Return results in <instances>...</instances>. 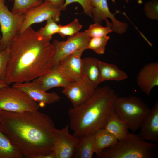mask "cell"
I'll use <instances>...</instances> for the list:
<instances>
[{"instance_id": "obj_1", "label": "cell", "mask_w": 158, "mask_h": 158, "mask_svg": "<svg viewBox=\"0 0 158 158\" xmlns=\"http://www.w3.org/2000/svg\"><path fill=\"white\" fill-rule=\"evenodd\" d=\"M0 130L23 157L37 158L53 152L58 129L39 111H0Z\"/></svg>"}, {"instance_id": "obj_2", "label": "cell", "mask_w": 158, "mask_h": 158, "mask_svg": "<svg viewBox=\"0 0 158 158\" xmlns=\"http://www.w3.org/2000/svg\"><path fill=\"white\" fill-rule=\"evenodd\" d=\"M50 41L31 26L18 33L9 46L6 82H29L50 72L54 66V50Z\"/></svg>"}, {"instance_id": "obj_3", "label": "cell", "mask_w": 158, "mask_h": 158, "mask_svg": "<svg viewBox=\"0 0 158 158\" xmlns=\"http://www.w3.org/2000/svg\"><path fill=\"white\" fill-rule=\"evenodd\" d=\"M117 95L109 86L97 87L87 101L68 111L69 128L73 135L80 138L104 128L107 121L114 111Z\"/></svg>"}, {"instance_id": "obj_4", "label": "cell", "mask_w": 158, "mask_h": 158, "mask_svg": "<svg viewBox=\"0 0 158 158\" xmlns=\"http://www.w3.org/2000/svg\"><path fill=\"white\" fill-rule=\"evenodd\" d=\"M158 145L148 142L138 135L128 133L113 146L96 154L99 158H153L157 155Z\"/></svg>"}, {"instance_id": "obj_5", "label": "cell", "mask_w": 158, "mask_h": 158, "mask_svg": "<svg viewBox=\"0 0 158 158\" xmlns=\"http://www.w3.org/2000/svg\"><path fill=\"white\" fill-rule=\"evenodd\" d=\"M114 108L115 113L133 132L140 128L151 109L140 98L135 96L117 97Z\"/></svg>"}, {"instance_id": "obj_6", "label": "cell", "mask_w": 158, "mask_h": 158, "mask_svg": "<svg viewBox=\"0 0 158 158\" xmlns=\"http://www.w3.org/2000/svg\"><path fill=\"white\" fill-rule=\"evenodd\" d=\"M40 106L24 91L9 86L0 90V111L22 112L38 110Z\"/></svg>"}, {"instance_id": "obj_7", "label": "cell", "mask_w": 158, "mask_h": 158, "mask_svg": "<svg viewBox=\"0 0 158 158\" xmlns=\"http://www.w3.org/2000/svg\"><path fill=\"white\" fill-rule=\"evenodd\" d=\"M91 38L83 31L69 36L66 41L54 40L52 44L54 50V66L70 55L77 51H83L87 49Z\"/></svg>"}, {"instance_id": "obj_8", "label": "cell", "mask_w": 158, "mask_h": 158, "mask_svg": "<svg viewBox=\"0 0 158 158\" xmlns=\"http://www.w3.org/2000/svg\"><path fill=\"white\" fill-rule=\"evenodd\" d=\"M24 14H15L5 5L0 9V26L1 44L4 49L9 47L19 32Z\"/></svg>"}, {"instance_id": "obj_9", "label": "cell", "mask_w": 158, "mask_h": 158, "mask_svg": "<svg viewBox=\"0 0 158 158\" xmlns=\"http://www.w3.org/2000/svg\"><path fill=\"white\" fill-rule=\"evenodd\" d=\"M63 10L61 8L44 1L24 14L19 33L22 32L33 24L42 22L50 18H52L56 22H59L61 11Z\"/></svg>"}, {"instance_id": "obj_10", "label": "cell", "mask_w": 158, "mask_h": 158, "mask_svg": "<svg viewBox=\"0 0 158 158\" xmlns=\"http://www.w3.org/2000/svg\"><path fill=\"white\" fill-rule=\"evenodd\" d=\"M96 88L93 83L84 77L63 88L62 92L70 101L73 107H76L89 100L94 94Z\"/></svg>"}, {"instance_id": "obj_11", "label": "cell", "mask_w": 158, "mask_h": 158, "mask_svg": "<svg viewBox=\"0 0 158 158\" xmlns=\"http://www.w3.org/2000/svg\"><path fill=\"white\" fill-rule=\"evenodd\" d=\"M92 15L93 20L95 23L100 24L104 20L107 24L110 23L107 20L110 18L112 22L113 31L120 34L126 31L128 25L126 23L120 22L115 17L116 13L113 14L109 10L107 0H91Z\"/></svg>"}, {"instance_id": "obj_12", "label": "cell", "mask_w": 158, "mask_h": 158, "mask_svg": "<svg viewBox=\"0 0 158 158\" xmlns=\"http://www.w3.org/2000/svg\"><path fill=\"white\" fill-rule=\"evenodd\" d=\"M68 125L58 129L57 136L54 145L53 152L55 158L73 157L79 137L69 132Z\"/></svg>"}, {"instance_id": "obj_13", "label": "cell", "mask_w": 158, "mask_h": 158, "mask_svg": "<svg viewBox=\"0 0 158 158\" xmlns=\"http://www.w3.org/2000/svg\"><path fill=\"white\" fill-rule=\"evenodd\" d=\"M83 51H76L68 56L56 66L66 77L72 82L77 81L85 76L82 68L81 56Z\"/></svg>"}, {"instance_id": "obj_14", "label": "cell", "mask_w": 158, "mask_h": 158, "mask_svg": "<svg viewBox=\"0 0 158 158\" xmlns=\"http://www.w3.org/2000/svg\"><path fill=\"white\" fill-rule=\"evenodd\" d=\"M12 87L22 90L27 93L36 102L51 104L59 102L61 98L54 92L47 93L38 87L34 81L13 84Z\"/></svg>"}, {"instance_id": "obj_15", "label": "cell", "mask_w": 158, "mask_h": 158, "mask_svg": "<svg viewBox=\"0 0 158 158\" xmlns=\"http://www.w3.org/2000/svg\"><path fill=\"white\" fill-rule=\"evenodd\" d=\"M137 83L141 90L149 95L152 89L158 85V62L145 65L138 74Z\"/></svg>"}, {"instance_id": "obj_16", "label": "cell", "mask_w": 158, "mask_h": 158, "mask_svg": "<svg viewBox=\"0 0 158 158\" xmlns=\"http://www.w3.org/2000/svg\"><path fill=\"white\" fill-rule=\"evenodd\" d=\"M138 135L146 141L158 142V101L157 100L141 126Z\"/></svg>"}, {"instance_id": "obj_17", "label": "cell", "mask_w": 158, "mask_h": 158, "mask_svg": "<svg viewBox=\"0 0 158 158\" xmlns=\"http://www.w3.org/2000/svg\"><path fill=\"white\" fill-rule=\"evenodd\" d=\"M33 81L38 87L45 91L56 87L63 88L73 82L66 77L55 66L49 73Z\"/></svg>"}, {"instance_id": "obj_18", "label": "cell", "mask_w": 158, "mask_h": 158, "mask_svg": "<svg viewBox=\"0 0 158 158\" xmlns=\"http://www.w3.org/2000/svg\"><path fill=\"white\" fill-rule=\"evenodd\" d=\"M99 61L98 59L94 57H87L81 59L83 75L93 83L96 88L101 83Z\"/></svg>"}, {"instance_id": "obj_19", "label": "cell", "mask_w": 158, "mask_h": 158, "mask_svg": "<svg viewBox=\"0 0 158 158\" xmlns=\"http://www.w3.org/2000/svg\"><path fill=\"white\" fill-rule=\"evenodd\" d=\"M104 129L111 133L118 140L124 138L128 133L126 123L114 112L110 115Z\"/></svg>"}, {"instance_id": "obj_20", "label": "cell", "mask_w": 158, "mask_h": 158, "mask_svg": "<svg viewBox=\"0 0 158 158\" xmlns=\"http://www.w3.org/2000/svg\"><path fill=\"white\" fill-rule=\"evenodd\" d=\"M99 66L101 83L109 80L120 81L126 79L128 77L126 73L119 69L115 64L99 61Z\"/></svg>"}, {"instance_id": "obj_21", "label": "cell", "mask_w": 158, "mask_h": 158, "mask_svg": "<svg viewBox=\"0 0 158 158\" xmlns=\"http://www.w3.org/2000/svg\"><path fill=\"white\" fill-rule=\"evenodd\" d=\"M95 132L79 138L73 156L75 158H92L94 150Z\"/></svg>"}, {"instance_id": "obj_22", "label": "cell", "mask_w": 158, "mask_h": 158, "mask_svg": "<svg viewBox=\"0 0 158 158\" xmlns=\"http://www.w3.org/2000/svg\"><path fill=\"white\" fill-rule=\"evenodd\" d=\"M118 141L116 138L104 128L98 130L95 132L94 153L97 154L104 150L113 146Z\"/></svg>"}, {"instance_id": "obj_23", "label": "cell", "mask_w": 158, "mask_h": 158, "mask_svg": "<svg viewBox=\"0 0 158 158\" xmlns=\"http://www.w3.org/2000/svg\"><path fill=\"white\" fill-rule=\"evenodd\" d=\"M23 157L0 130V158H22Z\"/></svg>"}, {"instance_id": "obj_24", "label": "cell", "mask_w": 158, "mask_h": 158, "mask_svg": "<svg viewBox=\"0 0 158 158\" xmlns=\"http://www.w3.org/2000/svg\"><path fill=\"white\" fill-rule=\"evenodd\" d=\"M11 12L15 14H24L31 9L41 4L43 0H13Z\"/></svg>"}, {"instance_id": "obj_25", "label": "cell", "mask_w": 158, "mask_h": 158, "mask_svg": "<svg viewBox=\"0 0 158 158\" xmlns=\"http://www.w3.org/2000/svg\"><path fill=\"white\" fill-rule=\"evenodd\" d=\"M110 37L105 36L100 37H92L88 43L87 49H92L99 54L104 53L107 43Z\"/></svg>"}, {"instance_id": "obj_26", "label": "cell", "mask_w": 158, "mask_h": 158, "mask_svg": "<svg viewBox=\"0 0 158 158\" xmlns=\"http://www.w3.org/2000/svg\"><path fill=\"white\" fill-rule=\"evenodd\" d=\"M112 26L107 25L106 27L102 26L98 23L91 24L89 28L85 31L86 34L91 38L100 37L107 35L112 31Z\"/></svg>"}, {"instance_id": "obj_27", "label": "cell", "mask_w": 158, "mask_h": 158, "mask_svg": "<svg viewBox=\"0 0 158 158\" xmlns=\"http://www.w3.org/2000/svg\"><path fill=\"white\" fill-rule=\"evenodd\" d=\"M45 25L37 32L45 39L50 41L53 35L58 33L59 27L51 18L48 19Z\"/></svg>"}, {"instance_id": "obj_28", "label": "cell", "mask_w": 158, "mask_h": 158, "mask_svg": "<svg viewBox=\"0 0 158 158\" xmlns=\"http://www.w3.org/2000/svg\"><path fill=\"white\" fill-rule=\"evenodd\" d=\"M59 25V28L58 33L62 37L74 35L79 32L82 27L77 18L66 25Z\"/></svg>"}, {"instance_id": "obj_29", "label": "cell", "mask_w": 158, "mask_h": 158, "mask_svg": "<svg viewBox=\"0 0 158 158\" xmlns=\"http://www.w3.org/2000/svg\"><path fill=\"white\" fill-rule=\"evenodd\" d=\"M144 9L147 16L152 20L158 19V1L151 0L145 3Z\"/></svg>"}, {"instance_id": "obj_30", "label": "cell", "mask_w": 158, "mask_h": 158, "mask_svg": "<svg viewBox=\"0 0 158 158\" xmlns=\"http://www.w3.org/2000/svg\"><path fill=\"white\" fill-rule=\"evenodd\" d=\"M10 53L9 47H7L0 52V79L4 81L6 69L10 58Z\"/></svg>"}, {"instance_id": "obj_31", "label": "cell", "mask_w": 158, "mask_h": 158, "mask_svg": "<svg viewBox=\"0 0 158 158\" xmlns=\"http://www.w3.org/2000/svg\"><path fill=\"white\" fill-rule=\"evenodd\" d=\"M91 2V0H65V3L63 8L65 10L68 5L74 2H77L82 6L84 13L92 17Z\"/></svg>"}, {"instance_id": "obj_32", "label": "cell", "mask_w": 158, "mask_h": 158, "mask_svg": "<svg viewBox=\"0 0 158 158\" xmlns=\"http://www.w3.org/2000/svg\"><path fill=\"white\" fill-rule=\"evenodd\" d=\"M44 1L48 2L52 5L59 8H61L63 10L64 9L63 6L65 3V0H43Z\"/></svg>"}, {"instance_id": "obj_33", "label": "cell", "mask_w": 158, "mask_h": 158, "mask_svg": "<svg viewBox=\"0 0 158 158\" xmlns=\"http://www.w3.org/2000/svg\"><path fill=\"white\" fill-rule=\"evenodd\" d=\"M8 86L9 85L4 80L0 79V90L3 87Z\"/></svg>"}, {"instance_id": "obj_34", "label": "cell", "mask_w": 158, "mask_h": 158, "mask_svg": "<svg viewBox=\"0 0 158 158\" xmlns=\"http://www.w3.org/2000/svg\"><path fill=\"white\" fill-rule=\"evenodd\" d=\"M5 0H0V9L5 5Z\"/></svg>"}, {"instance_id": "obj_35", "label": "cell", "mask_w": 158, "mask_h": 158, "mask_svg": "<svg viewBox=\"0 0 158 158\" xmlns=\"http://www.w3.org/2000/svg\"><path fill=\"white\" fill-rule=\"evenodd\" d=\"M4 49L1 44V36L0 35V51Z\"/></svg>"}, {"instance_id": "obj_36", "label": "cell", "mask_w": 158, "mask_h": 158, "mask_svg": "<svg viewBox=\"0 0 158 158\" xmlns=\"http://www.w3.org/2000/svg\"><path fill=\"white\" fill-rule=\"evenodd\" d=\"M124 1L126 2V3H128V2L131 0H124Z\"/></svg>"}, {"instance_id": "obj_37", "label": "cell", "mask_w": 158, "mask_h": 158, "mask_svg": "<svg viewBox=\"0 0 158 158\" xmlns=\"http://www.w3.org/2000/svg\"><path fill=\"white\" fill-rule=\"evenodd\" d=\"M9 1H13V0H9Z\"/></svg>"}, {"instance_id": "obj_38", "label": "cell", "mask_w": 158, "mask_h": 158, "mask_svg": "<svg viewBox=\"0 0 158 158\" xmlns=\"http://www.w3.org/2000/svg\"><path fill=\"white\" fill-rule=\"evenodd\" d=\"M1 51H0V52Z\"/></svg>"}]
</instances>
